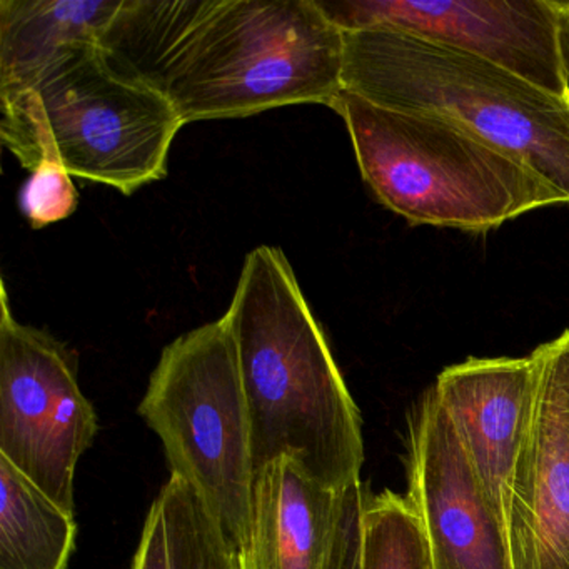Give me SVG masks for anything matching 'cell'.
Instances as JSON below:
<instances>
[{
	"label": "cell",
	"mask_w": 569,
	"mask_h": 569,
	"mask_svg": "<svg viewBox=\"0 0 569 569\" xmlns=\"http://www.w3.org/2000/svg\"><path fill=\"white\" fill-rule=\"evenodd\" d=\"M99 46L184 124L335 108L345 32L316 0H124Z\"/></svg>",
	"instance_id": "1"
},
{
	"label": "cell",
	"mask_w": 569,
	"mask_h": 569,
	"mask_svg": "<svg viewBox=\"0 0 569 569\" xmlns=\"http://www.w3.org/2000/svg\"><path fill=\"white\" fill-rule=\"evenodd\" d=\"M222 318L238 355L256 476L289 459L332 491L361 481L358 406L281 249L246 256Z\"/></svg>",
	"instance_id": "2"
},
{
	"label": "cell",
	"mask_w": 569,
	"mask_h": 569,
	"mask_svg": "<svg viewBox=\"0 0 569 569\" xmlns=\"http://www.w3.org/2000/svg\"><path fill=\"white\" fill-rule=\"evenodd\" d=\"M342 91L452 126L531 169L569 204V98L389 29L345 32Z\"/></svg>",
	"instance_id": "3"
},
{
	"label": "cell",
	"mask_w": 569,
	"mask_h": 569,
	"mask_svg": "<svg viewBox=\"0 0 569 569\" xmlns=\"http://www.w3.org/2000/svg\"><path fill=\"white\" fill-rule=\"evenodd\" d=\"M332 109L345 119L366 184L409 224L488 232L568 204L531 169L452 126L346 91Z\"/></svg>",
	"instance_id": "4"
},
{
	"label": "cell",
	"mask_w": 569,
	"mask_h": 569,
	"mask_svg": "<svg viewBox=\"0 0 569 569\" xmlns=\"http://www.w3.org/2000/svg\"><path fill=\"white\" fill-rule=\"evenodd\" d=\"M139 415L161 439L171 475L198 492L244 555L256 469L248 402L224 318L186 332L162 351Z\"/></svg>",
	"instance_id": "5"
},
{
	"label": "cell",
	"mask_w": 569,
	"mask_h": 569,
	"mask_svg": "<svg viewBox=\"0 0 569 569\" xmlns=\"http://www.w3.org/2000/svg\"><path fill=\"white\" fill-rule=\"evenodd\" d=\"M38 94L69 174L132 194L164 179L184 122L149 86L116 71L96 42L68 46L14 84Z\"/></svg>",
	"instance_id": "6"
},
{
	"label": "cell",
	"mask_w": 569,
	"mask_h": 569,
	"mask_svg": "<svg viewBox=\"0 0 569 569\" xmlns=\"http://www.w3.org/2000/svg\"><path fill=\"white\" fill-rule=\"evenodd\" d=\"M98 416L78 381V359L58 339L22 325L2 284L0 458L66 511L74 512L78 462Z\"/></svg>",
	"instance_id": "7"
},
{
	"label": "cell",
	"mask_w": 569,
	"mask_h": 569,
	"mask_svg": "<svg viewBox=\"0 0 569 569\" xmlns=\"http://www.w3.org/2000/svg\"><path fill=\"white\" fill-rule=\"evenodd\" d=\"M342 32L389 29L569 98V0H316Z\"/></svg>",
	"instance_id": "8"
},
{
	"label": "cell",
	"mask_w": 569,
	"mask_h": 569,
	"mask_svg": "<svg viewBox=\"0 0 569 569\" xmlns=\"http://www.w3.org/2000/svg\"><path fill=\"white\" fill-rule=\"evenodd\" d=\"M409 502L431 569H512L505 521L432 388L412 416Z\"/></svg>",
	"instance_id": "9"
},
{
	"label": "cell",
	"mask_w": 569,
	"mask_h": 569,
	"mask_svg": "<svg viewBox=\"0 0 569 569\" xmlns=\"http://www.w3.org/2000/svg\"><path fill=\"white\" fill-rule=\"evenodd\" d=\"M536 392L506 535L512 569H569V331L531 352Z\"/></svg>",
	"instance_id": "10"
},
{
	"label": "cell",
	"mask_w": 569,
	"mask_h": 569,
	"mask_svg": "<svg viewBox=\"0 0 569 569\" xmlns=\"http://www.w3.org/2000/svg\"><path fill=\"white\" fill-rule=\"evenodd\" d=\"M432 389L506 525L512 472L535 406V358H471L446 368Z\"/></svg>",
	"instance_id": "11"
},
{
	"label": "cell",
	"mask_w": 569,
	"mask_h": 569,
	"mask_svg": "<svg viewBox=\"0 0 569 569\" xmlns=\"http://www.w3.org/2000/svg\"><path fill=\"white\" fill-rule=\"evenodd\" d=\"M342 491L312 481L289 459L259 471L242 569H326Z\"/></svg>",
	"instance_id": "12"
},
{
	"label": "cell",
	"mask_w": 569,
	"mask_h": 569,
	"mask_svg": "<svg viewBox=\"0 0 569 569\" xmlns=\"http://www.w3.org/2000/svg\"><path fill=\"white\" fill-rule=\"evenodd\" d=\"M124 0H0V84L38 71L68 46L96 42Z\"/></svg>",
	"instance_id": "13"
},
{
	"label": "cell",
	"mask_w": 569,
	"mask_h": 569,
	"mask_svg": "<svg viewBox=\"0 0 569 569\" xmlns=\"http://www.w3.org/2000/svg\"><path fill=\"white\" fill-rule=\"evenodd\" d=\"M132 569H242V559L198 492L171 475L149 509Z\"/></svg>",
	"instance_id": "14"
},
{
	"label": "cell",
	"mask_w": 569,
	"mask_h": 569,
	"mask_svg": "<svg viewBox=\"0 0 569 569\" xmlns=\"http://www.w3.org/2000/svg\"><path fill=\"white\" fill-rule=\"evenodd\" d=\"M2 144L31 172L21 191L22 214L36 229L68 219L79 192L66 169L38 94L24 86H0Z\"/></svg>",
	"instance_id": "15"
},
{
	"label": "cell",
	"mask_w": 569,
	"mask_h": 569,
	"mask_svg": "<svg viewBox=\"0 0 569 569\" xmlns=\"http://www.w3.org/2000/svg\"><path fill=\"white\" fill-rule=\"evenodd\" d=\"M76 536L74 512L0 458V569H69Z\"/></svg>",
	"instance_id": "16"
},
{
	"label": "cell",
	"mask_w": 569,
	"mask_h": 569,
	"mask_svg": "<svg viewBox=\"0 0 569 569\" xmlns=\"http://www.w3.org/2000/svg\"><path fill=\"white\" fill-rule=\"evenodd\" d=\"M362 569H431L421 522L409 499L369 496L362 516Z\"/></svg>",
	"instance_id": "17"
},
{
	"label": "cell",
	"mask_w": 569,
	"mask_h": 569,
	"mask_svg": "<svg viewBox=\"0 0 569 569\" xmlns=\"http://www.w3.org/2000/svg\"><path fill=\"white\" fill-rule=\"evenodd\" d=\"M366 499L368 492L361 481L341 492L326 569H362V516Z\"/></svg>",
	"instance_id": "18"
}]
</instances>
